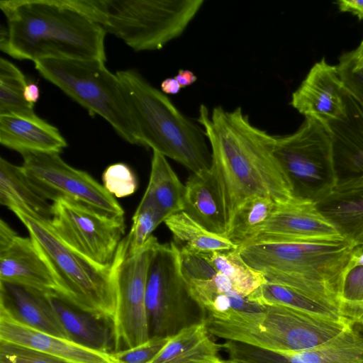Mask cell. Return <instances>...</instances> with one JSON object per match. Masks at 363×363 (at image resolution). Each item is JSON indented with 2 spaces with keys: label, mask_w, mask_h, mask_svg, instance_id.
Listing matches in <instances>:
<instances>
[{
  "label": "cell",
  "mask_w": 363,
  "mask_h": 363,
  "mask_svg": "<svg viewBox=\"0 0 363 363\" xmlns=\"http://www.w3.org/2000/svg\"><path fill=\"white\" fill-rule=\"evenodd\" d=\"M169 337L152 336L133 347L112 352L111 355L116 363H149L164 346Z\"/></svg>",
  "instance_id": "74e56055"
},
{
  "label": "cell",
  "mask_w": 363,
  "mask_h": 363,
  "mask_svg": "<svg viewBox=\"0 0 363 363\" xmlns=\"http://www.w3.org/2000/svg\"><path fill=\"white\" fill-rule=\"evenodd\" d=\"M24 96L28 103L35 105L40 98V90L38 85L35 83H27L24 90Z\"/></svg>",
  "instance_id": "7bdbcfd3"
},
{
  "label": "cell",
  "mask_w": 363,
  "mask_h": 363,
  "mask_svg": "<svg viewBox=\"0 0 363 363\" xmlns=\"http://www.w3.org/2000/svg\"><path fill=\"white\" fill-rule=\"evenodd\" d=\"M344 240L337 229L318 210L315 203L294 199L276 203L270 217L258 233L245 245L279 242H330Z\"/></svg>",
  "instance_id": "5bb4252c"
},
{
  "label": "cell",
  "mask_w": 363,
  "mask_h": 363,
  "mask_svg": "<svg viewBox=\"0 0 363 363\" xmlns=\"http://www.w3.org/2000/svg\"><path fill=\"white\" fill-rule=\"evenodd\" d=\"M0 363H68L35 350L0 342Z\"/></svg>",
  "instance_id": "f35d334b"
},
{
  "label": "cell",
  "mask_w": 363,
  "mask_h": 363,
  "mask_svg": "<svg viewBox=\"0 0 363 363\" xmlns=\"http://www.w3.org/2000/svg\"><path fill=\"white\" fill-rule=\"evenodd\" d=\"M185 190L167 157L153 151L149 182L138 206L155 208L164 222L183 211Z\"/></svg>",
  "instance_id": "4316f807"
},
{
  "label": "cell",
  "mask_w": 363,
  "mask_h": 363,
  "mask_svg": "<svg viewBox=\"0 0 363 363\" xmlns=\"http://www.w3.org/2000/svg\"><path fill=\"white\" fill-rule=\"evenodd\" d=\"M27 85L23 72L6 59H0V116L36 118L34 106L24 96Z\"/></svg>",
  "instance_id": "1f68e13d"
},
{
  "label": "cell",
  "mask_w": 363,
  "mask_h": 363,
  "mask_svg": "<svg viewBox=\"0 0 363 363\" xmlns=\"http://www.w3.org/2000/svg\"><path fill=\"white\" fill-rule=\"evenodd\" d=\"M174 78L178 81L182 88L187 87L197 80L195 74L188 69H179Z\"/></svg>",
  "instance_id": "60d3db41"
},
{
  "label": "cell",
  "mask_w": 363,
  "mask_h": 363,
  "mask_svg": "<svg viewBox=\"0 0 363 363\" xmlns=\"http://www.w3.org/2000/svg\"><path fill=\"white\" fill-rule=\"evenodd\" d=\"M164 223L181 252L208 255L239 247L225 236L208 230L184 211L170 216Z\"/></svg>",
  "instance_id": "f1b7e54d"
},
{
  "label": "cell",
  "mask_w": 363,
  "mask_h": 363,
  "mask_svg": "<svg viewBox=\"0 0 363 363\" xmlns=\"http://www.w3.org/2000/svg\"><path fill=\"white\" fill-rule=\"evenodd\" d=\"M145 303L150 337H169L192 323L190 315L199 308L182 271L180 250L174 242H159L155 249L147 270Z\"/></svg>",
  "instance_id": "30bf717a"
},
{
  "label": "cell",
  "mask_w": 363,
  "mask_h": 363,
  "mask_svg": "<svg viewBox=\"0 0 363 363\" xmlns=\"http://www.w3.org/2000/svg\"><path fill=\"white\" fill-rule=\"evenodd\" d=\"M203 255L217 271L229 279L235 291L244 297L247 298L267 281L263 274L246 263L239 247Z\"/></svg>",
  "instance_id": "4dcf8cb0"
},
{
  "label": "cell",
  "mask_w": 363,
  "mask_h": 363,
  "mask_svg": "<svg viewBox=\"0 0 363 363\" xmlns=\"http://www.w3.org/2000/svg\"><path fill=\"white\" fill-rule=\"evenodd\" d=\"M11 211L27 228L49 267L58 295L77 308L111 324L116 306L112 267L98 266L71 249L56 235L49 220L23 208Z\"/></svg>",
  "instance_id": "8992f818"
},
{
  "label": "cell",
  "mask_w": 363,
  "mask_h": 363,
  "mask_svg": "<svg viewBox=\"0 0 363 363\" xmlns=\"http://www.w3.org/2000/svg\"><path fill=\"white\" fill-rule=\"evenodd\" d=\"M203 0H88V16L136 52L162 49L179 37Z\"/></svg>",
  "instance_id": "52a82bcc"
},
{
  "label": "cell",
  "mask_w": 363,
  "mask_h": 363,
  "mask_svg": "<svg viewBox=\"0 0 363 363\" xmlns=\"http://www.w3.org/2000/svg\"><path fill=\"white\" fill-rule=\"evenodd\" d=\"M102 182L105 189L117 198L130 196L138 187L135 173L128 164L123 162L108 166L102 174Z\"/></svg>",
  "instance_id": "8d00e7d4"
},
{
  "label": "cell",
  "mask_w": 363,
  "mask_h": 363,
  "mask_svg": "<svg viewBox=\"0 0 363 363\" xmlns=\"http://www.w3.org/2000/svg\"><path fill=\"white\" fill-rule=\"evenodd\" d=\"M336 67L346 91L363 104V50L344 52Z\"/></svg>",
  "instance_id": "d590c367"
},
{
  "label": "cell",
  "mask_w": 363,
  "mask_h": 363,
  "mask_svg": "<svg viewBox=\"0 0 363 363\" xmlns=\"http://www.w3.org/2000/svg\"><path fill=\"white\" fill-rule=\"evenodd\" d=\"M181 259L191 295L204 318L257 311L262 307L237 293L229 279L217 271L203 255L181 252Z\"/></svg>",
  "instance_id": "9a60e30c"
},
{
  "label": "cell",
  "mask_w": 363,
  "mask_h": 363,
  "mask_svg": "<svg viewBox=\"0 0 363 363\" xmlns=\"http://www.w3.org/2000/svg\"><path fill=\"white\" fill-rule=\"evenodd\" d=\"M340 310L344 319L363 327V249L358 245L343 274Z\"/></svg>",
  "instance_id": "d6a6232c"
},
{
  "label": "cell",
  "mask_w": 363,
  "mask_h": 363,
  "mask_svg": "<svg viewBox=\"0 0 363 363\" xmlns=\"http://www.w3.org/2000/svg\"><path fill=\"white\" fill-rule=\"evenodd\" d=\"M0 281L58 294L53 275L30 236L17 235L0 248Z\"/></svg>",
  "instance_id": "ffe728a7"
},
{
  "label": "cell",
  "mask_w": 363,
  "mask_h": 363,
  "mask_svg": "<svg viewBox=\"0 0 363 363\" xmlns=\"http://www.w3.org/2000/svg\"><path fill=\"white\" fill-rule=\"evenodd\" d=\"M357 245L360 246L363 249V240L362 241V242L360 244H359Z\"/></svg>",
  "instance_id": "bcb514c9"
},
{
  "label": "cell",
  "mask_w": 363,
  "mask_h": 363,
  "mask_svg": "<svg viewBox=\"0 0 363 363\" xmlns=\"http://www.w3.org/2000/svg\"><path fill=\"white\" fill-rule=\"evenodd\" d=\"M49 295L22 285L0 281V303L18 320L41 332L69 339Z\"/></svg>",
  "instance_id": "44dd1931"
},
{
  "label": "cell",
  "mask_w": 363,
  "mask_h": 363,
  "mask_svg": "<svg viewBox=\"0 0 363 363\" xmlns=\"http://www.w3.org/2000/svg\"><path fill=\"white\" fill-rule=\"evenodd\" d=\"M247 299L260 306H284L326 319L345 320L325 306L287 287L269 281L257 289Z\"/></svg>",
  "instance_id": "836d02e7"
},
{
  "label": "cell",
  "mask_w": 363,
  "mask_h": 363,
  "mask_svg": "<svg viewBox=\"0 0 363 363\" xmlns=\"http://www.w3.org/2000/svg\"><path fill=\"white\" fill-rule=\"evenodd\" d=\"M335 4L342 12L352 13L363 20V0H338Z\"/></svg>",
  "instance_id": "ab89813d"
},
{
  "label": "cell",
  "mask_w": 363,
  "mask_h": 363,
  "mask_svg": "<svg viewBox=\"0 0 363 363\" xmlns=\"http://www.w3.org/2000/svg\"><path fill=\"white\" fill-rule=\"evenodd\" d=\"M274 154L295 199L318 203L335 189L337 177L326 125L306 118L293 133L276 136Z\"/></svg>",
  "instance_id": "9c48e42d"
},
{
  "label": "cell",
  "mask_w": 363,
  "mask_h": 363,
  "mask_svg": "<svg viewBox=\"0 0 363 363\" xmlns=\"http://www.w3.org/2000/svg\"><path fill=\"white\" fill-rule=\"evenodd\" d=\"M0 143L6 148L26 152L60 153L67 143L54 125L40 117L0 116Z\"/></svg>",
  "instance_id": "603a6c76"
},
{
  "label": "cell",
  "mask_w": 363,
  "mask_h": 363,
  "mask_svg": "<svg viewBox=\"0 0 363 363\" xmlns=\"http://www.w3.org/2000/svg\"><path fill=\"white\" fill-rule=\"evenodd\" d=\"M202 318L173 335L149 363H228Z\"/></svg>",
  "instance_id": "cb8c5ba5"
},
{
  "label": "cell",
  "mask_w": 363,
  "mask_h": 363,
  "mask_svg": "<svg viewBox=\"0 0 363 363\" xmlns=\"http://www.w3.org/2000/svg\"><path fill=\"white\" fill-rule=\"evenodd\" d=\"M228 363H261L255 361L239 359V358H230L227 359Z\"/></svg>",
  "instance_id": "ee69618b"
},
{
  "label": "cell",
  "mask_w": 363,
  "mask_h": 363,
  "mask_svg": "<svg viewBox=\"0 0 363 363\" xmlns=\"http://www.w3.org/2000/svg\"><path fill=\"white\" fill-rule=\"evenodd\" d=\"M359 47L363 50V40H362V42L359 44Z\"/></svg>",
  "instance_id": "f6af8a7d"
},
{
  "label": "cell",
  "mask_w": 363,
  "mask_h": 363,
  "mask_svg": "<svg viewBox=\"0 0 363 363\" xmlns=\"http://www.w3.org/2000/svg\"><path fill=\"white\" fill-rule=\"evenodd\" d=\"M197 122L210 146L213 174L227 230L238 207L255 196L276 203L294 199L290 183L274 154L275 135L254 125L241 107L227 111L204 105Z\"/></svg>",
  "instance_id": "6da1fadb"
},
{
  "label": "cell",
  "mask_w": 363,
  "mask_h": 363,
  "mask_svg": "<svg viewBox=\"0 0 363 363\" xmlns=\"http://www.w3.org/2000/svg\"><path fill=\"white\" fill-rule=\"evenodd\" d=\"M346 93L336 65L323 57L310 69L290 104L306 118L327 125L343 115Z\"/></svg>",
  "instance_id": "e0dca14e"
},
{
  "label": "cell",
  "mask_w": 363,
  "mask_h": 363,
  "mask_svg": "<svg viewBox=\"0 0 363 363\" xmlns=\"http://www.w3.org/2000/svg\"><path fill=\"white\" fill-rule=\"evenodd\" d=\"M203 319L213 337L272 352L315 347L351 324L348 320L326 319L279 305L262 306L257 311H233Z\"/></svg>",
  "instance_id": "5b68a950"
},
{
  "label": "cell",
  "mask_w": 363,
  "mask_h": 363,
  "mask_svg": "<svg viewBox=\"0 0 363 363\" xmlns=\"http://www.w3.org/2000/svg\"><path fill=\"white\" fill-rule=\"evenodd\" d=\"M164 220L152 206L137 208L128 234L121 241L118 247L125 256H131L142 250L152 236V232Z\"/></svg>",
  "instance_id": "e575fe53"
},
{
  "label": "cell",
  "mask_w": 363,
  "mask_h": 363,
  "mask_svg": "<svg viewBox=\"0 0 363 363\" xmlns=\"http://www.w3.org/2000/svg\"><path fill=\"white\" fill-rule=\"evenodd\" d=\"M21 165L30 183L47 200L64 199L113 220L124 210L103 185L87 172L66 163L57 152H26Z\"/></svg>",
  "instance_id": "8fae6325"
},
{
  "label": "cell",
  "mask_w": 363,
  "mask_h": 363,
  "mask_svg": "<svg viewBox=\"0 0 363 363\" xmlns=\"http://www.w3.org/2000/svg\"><path fill=\"white\" fill-rule=\"evenodd\" d=\"M116 74L126 94L140 145L179 162L193 174L210 169L211 152L199 123L182 113L136 69Z\"/></svg>",
  "instance_id": "277c9868"
},
{
  "label": "cell",
  "mask_w": 363,
  "mask_h": 363,
  "mask_svg": "<svg viewBox=\"0 0 363 363\" xmlns=\"http://www.w3.org/2000/svg\"><path fill=\"white\" fill-rule=\"evenodd\" d=\"M185 189L183 211L208 230L225 236L226 220L211 169L192 174Z\"/></svg>",
  "instance_id": "d4e9b609"
},
{
  "label": "cell",
  "mask_w": 363,
  "mask_h": 363,
  "mask_svg": "<svg viewBox=\"0 0 363 363\" xmlns=\"http://www.w3.org/2000/svg\"><path fill=\"white\" fill-rule=\"evenodd\" d=\"M50 226L68 247L102 267H112L125 220H113L69 201L52 202Z\"/></svg>",
  "instance_id": "4fadbf2b"
},
{
  "label": "cell",
  "mask_w": 363,
  "mask_h": 363,
  "mask_svg": "<svg viewBox=\"0 0 363 363\" xmlns=\"http://www.w3.org/2000/svg\"><path fill=\"white\" fill-rule=\"evenodd\" d=\"M0 342L46 353L68 363H116L111 353L41 332L18 320L0 303Z\"/></svg>",
  "instance_id": "ac0fdd59"
},
{
  "label": "cell",
  "mask_w": 363,
  "mask_h": 363,
  "mask_svg": "<svg viewBox=\"0 0 363 363\" xmlns=\"http://www.w3.org/2000/svg\"><path fill=\"white\" fill-rule=\"evenodd\" d=\"M0 203L9 210L23 208L45 220H50L52 206L40 194L21 166L0 158Z\"/></svg>",
  "instance_id": "83f0119b"
},
{
  "label": "cell",
  "mask_w": 363,
  "mask_h": 363,
  "mask_svg": "<svg viewBox=\"0 0 363 363\" xmlns=\"http://www.w3.org/2000/svg\"><path fill=\"white\" fill-rule=\"evenodd\" d=\"M315 206L345 240L354 245L362 242L363 178L338 182L332 192Z\"/></svg>",
  "instance_id": "7402d4cb"
},
{
  "label": "cell",
  "mask_w": 363,
  "mask_h": 363,
  "mask_svg": "<svg viewBox=\"0 0 363 363\" xmlns=\"http://www.w3.org/2000/svg\"><path fill=\"white\" fill-rule=\"evenodd\" d=\"M351 323L333 338L297 352H272L225 341L222 347L230 358L261 363H363V333Z\"/></svg>",
  "instance_id": "2e32d148"
},
{
  "label": "cell",
  "mask_w": 363,
  "mask_h": 363,
  "mask_svg": "<svg viewBox=\"0 0 363 363\" xmlns=\"http://www.w3.org/2000/svg\"><path fill=\"white\" fill-rule=\"evenodd\" d=\"M159 242L152 236L139 252L125 256L118 247L112 269L116 306L111 321L113 350L133 347L150 338L145 303L147 274Z\"/></svg>",
  "instance_id": "7c38bea8"
},
{
  "label": "cell",
  "mask_w": 363,
  "mask_h": 363,
  "mask_svg": "<svg viewBox=\"0 0 363 363\" xmlns=\"http://www.w3.org/2000/svg\"><path fill=\"white\" fill-rule=\"evenodd\" d=\"M276 202L269 197L255 196L235 211L225 237L239 247L255 237L273 212Z\"/></svg>",
  "instance_id": "f546056e"
},
{
  "label": "cell",
  "mask_w": 363,
  "mask_h": 363,
  "mask_svg": "<svg viewBox=\"0 0 363 363\" xmlns=\"http://www.w3.org/2000/svg\"><path fill=\"white\" fill-rule=\"evenodd\" d=\"M39 74L86 108L105 119L123 140L140 145L133 116L116 74L99 60L45 59Z\"/></svg>",
  "instance_id": "ba28073f"
},
{
  "label": "cell",
  "mask_w": 363,
  "mask_h": 363,
  "mask_svg": "<svg viewBox=\"0 0 363 363\" xmlns=\"http://www.w3.org/2000/svg\"><path fill=\"white\" fill-rule=\"evenodd\" d=\"M354 245L330 242H255L240 246V254L267 281L287 287L342 317L343 274Z\"/></svg>",
  "instance_id": "3957f363"
},
{
  "label": "cell",
  "mask_w": 363,
  "mask_h": 363,
  "mask_svg": "<svg viewBox=\"0 0 363 363\" xmlns=\"http://www.w3.org/2000/svg\"><path fill=\"white\" fill-rule=\"evenodd\" d=\"M49 298L69 340L94 350L113 352L112 330L108 321L77 308L57 294L49 295Z\"/></svg>",
  "instance_id": "484cf974"
},
{
  "label": "cell",
  "mask_w": 363,
  "mask_h": 363,
  "mask_svg": "<svg viewBox=\"0 0 363 363\" xmlns=\"http://www.w3.org/2000/svg\"><path fill=\"white\" fill-rule=\"evenodd\" d=\"M345 111L328 123L337 183L363 178V104L347 91Z\"/></svg>",
  "instance_id": "d6986e66"
},
{
  "label": "cell",
  "mask_w": 363,
  "mask_h": 363,
  "mask_svg": "<svg viewBox=\"0 0 363 363\" xmlns=\"http://www.w3.org/2000/svg\"><path fill=\"white\" fill-rule=\"evenodd\" d=\"M0 9L7 23L0 48L15 59L106 61V32L72 0L1 1Z\"/></svg>",
  "instance_id": "7a4b0ae2"
},
{
  "label": "cell",
  "mask_w": 363,
  "mask_h": 363,
  "mask_svg": "<svg viewBox=\"0 0 363 363\" xmlns=\"http://www.w3.org/2000/svg\"><path fill=\"white\" fill-rule=\"evenodd\" d=\"M182 89L178 81L174 77H168L161 83V90L165 94H177Z\"/></svg>",
  "instance_id": "b9f144b4"
}]
</instances>
